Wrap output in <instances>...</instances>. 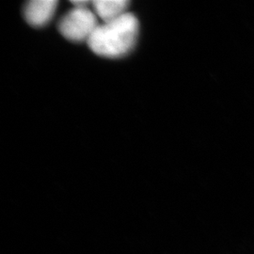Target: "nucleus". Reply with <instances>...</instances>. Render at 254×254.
I'll return each mask as SVG.
<instances>
[{"label": "nucleus", "instance_id": "1", "mask_svg": "<svg viewBox=\"0 0 254 254\" xmlns=\"http://www.w3.org/2000/svg\"><path fill=\"white\" fill-rule=\"evenodd\" d=\"M138 22L132 13L99 25L87 42L95 54L105 58H120L135 46Z\"/></svg>", "mask_w": 254, "mask_h": 254}, {"label": "nucleus", "instance_id": "2", "mask_svg": "<svg viewBox=\"0 0 254 254\" xmlns=\"http://www.w3.org/2000/svg\"><path fill=\"white\" fill-rule=\"evenodd\" d=\"M99 26L95 14L88 8H74L59 24L60 32L73 42H88Z\"/></svg>", "mask_w": 254, "mask_h": 254}, {"label": "nucleus", "instance_id": "3", "mask_svg": "<svg viewBox=\"0 0 254 254\" xmlns=\"http://www.w3.org/2000/svg\"><path fill=\"white\" fill-rule=\"evenodd\" d=\"M58 6L56 0H34L30 1L25 7V17L28 24L34 27H43L54 15Z\"/></svg>", "mask_w": 254, "mask_h": 254}, {"label": "nucleus", "instance_id": "4", "mask_svg": "<svg viewBox=\"0 0 254 254\" xmlns=\"http://www.w3.org/2000/svg\"><path fill=\"white\" fill-rule=\"evenodd\" d=\"M95 13L104 23L110 22L125 15L128 1L126 0H96L91 2Z\"/></svg>", "mask_w": 254, "mask_h": 254}, {"label": "nucleus", "instance_id": "5", "mask_svg": "<svg viewBox=\"0 0 254 254\" xmlns=\"http://www.w3.org/2000/svg\"><path fill=\"white\" fill-rule=\"evenodd\" d=\"M72 4L74 6V8H88V5H90L91 2L87 0H76L72 1Z\"/></svg>", "mask_w": 254, "mask_h": 254}]
</instances>
